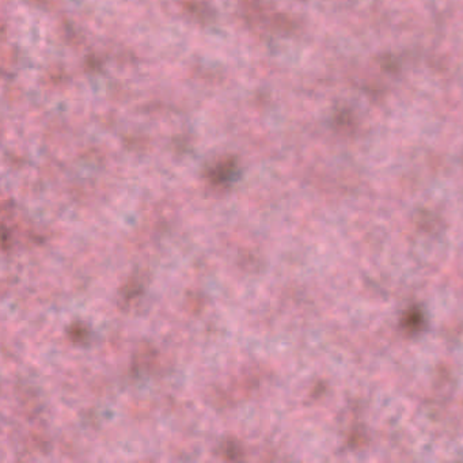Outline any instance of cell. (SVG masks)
I'll return each mask as SVG.
<instances>
[{
	"label": "cell",
	"instance_id": "obj_1",
	"mask_svg": "<svg viewBox=\"0 0 463 463\" xmlns=\"http://www.w3.org/2000/svg\"><path fill=\"white\" fill-rule=\"evenodd\" d=\"M68 336L74 343H83L89 337V330L85 325L74 324L68 329Z\"/></svg>",
	"mask_w": 463,
	"mask_h": 463
},
{
	"label": "cell",
	"instance_id": "obj_2",
	"mask_svg": "<svg viewBox=\"0 0 463 463\" xmlns=\"http://www.w3.org/2000/svg\"><path fill=\"white\" fill-rule=\"evenodd\" d=\"M223 454L226 458L229 459H239L242 457V450L238 443H235L234 440H227L224 444Z\"/></svg>",
	"mask_w": 463,
	"mask_h": 463
}]
</instances>
